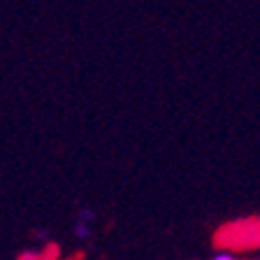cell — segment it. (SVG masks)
Wrapping results in <instances>:
<instances>
[{
	"label": "cell",
	"mask_w": 260,
	"mask_h": 260,
	"mask_svg": "<svg viewBox=\"0 0 260 260\" xmlns=\"http://www.w3.org/2000/svg\"><path fill=\"white\" fill-rule=\"evenodd\" d=\"M214 246L221 249V253L260 249V216L237 218L221 225L214 235Z\"/></svg>",
	"instance_id": "cell-1"
},
{
	"label": "cell",
	"mask_w": 260,
	"mask_h": 260,
	"mask_svg": "<svg viewBox=\"0 0 260 260\" xmlns=\"http://www.w3.org/2000/svg\"><path fill=\"white\" fill-rule=\"evenodd\" d=\"M58 258H60V249L56 244H49L42 251H23V253H19V260H58Z\"/></svg>",
	"instance_id": "cell-2"
},
{
	"label": "cell",
	"mask_w": 260,
	"mask_h": 260,
	"mask_svg": "<svg viewBox=\"0 0 260 260\" xmlns=\"http://www.w3.org/2000/svg\"><path fill=\"white\" fill-rule=\"evenodd\" d=\"M93 218H95V209H91V207H79V211H77V221H84L91 225Z\"/></svg>",
	"instance_id": "cell-3"
},
{
	"label": "cell",
	"mask_w": 260,
	"mask_h": 260,
	"mask_svg": "<svg viewBox=\"0 0 260 260\" xmlns=\"http://www.w3.org/2000/svg\"><path fill=\"white\" fill-rule=\"evenodd\" d=\"M75 235L79 239H88V237H91V225H88V223H84V221H77L75 223Z\"/></svg>",
	"instance_id": "cell-4"
},
{
	"label": "cell",
	"mask_w": 260,
	"mask_h": 260,
	"mask_svg": "<svg viewBox=\"0 0 260 260\" xmlns=\"http://www.w3.org/2000/svg\"><path fill=\"white\" fill-rule=\"evenodd\" d=\"M211 260H237V258H235L233 253H218V255H214Z\"/></svg>",
	"instance_id": "cell-5"
}]
</instances>
